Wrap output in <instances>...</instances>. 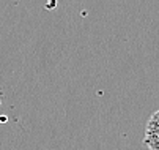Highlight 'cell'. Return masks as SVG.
<instances>
[{
  "instance_id": "obj_1",
  "label": "cell",
  "mask_w": 159,
  "mask_h": 150,
  "mask_svg": "<svg viewBox=\"0 0 159 150\" xmlns=\"http://www.w3.org/2000/svg\"><path fill=\"white\" fill-rule=\"evenodd\" d=\"M143 144L151 150H159V111H156L147 122Z\"/></svg>"
}]
</instances>
